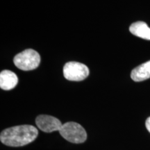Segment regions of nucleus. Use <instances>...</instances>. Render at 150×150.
Wrapping results in <instances>:
<instances>
[{
  "label": "nucleus",
  "mask_w": 150,
  "mask_h": 150,
  "mask_svg": "<svg viewBox=\"0 0 150 150\" xmlns=\"http://www.w3.org/2000/svg\"><path fill=\"white\" fill-rule=\"evenodd\" d=\"M38 131L31 125H20L6 129L1 133L0 140L9 147L27 145L35 140Z\"/></svg>",
  "instance_id": "obj_1"
},
{
  "label": "nucleus",
  "mask_w": 150,
  "mask_h": 150,
  "mask_svg": "<svg viewBox=\"0 0 150 150\" xmlns=\"http://www.w3.org/2000/svg\"><path fill=\"white\" fill-rule=\"evenodd\" d=\"M18 83V78L10 70H3L0 73V87L4 91L14 88Z\"/></svg>",
  "instance_id": "obj_6"
},
{
  "label": "nucleus",
  "mask_w": 150,
  "mask_h": 150,
  "mask_svg": "<svg viewBox=\"0 0 150 150\" xmlns=\"http://www.w3.org/2000/svg\"><path fill=\"white\" fill-rule=\"evenodd\" d=\"M59 133L63 138L72 143H83L87 139V134L83 127L74 122H68L62 125Z\"/></svg>",
  "instance_id": "obj_3"
},
{
  "label": "nucleus",
  "mask_w": 150,
  "mask_h": 150,
  "mask_svg": "<svg viewBox=\"0 0 150 150\" xmlns=\"http://www.w3.org/2000/svg\"><path fill=\"white\" fill-rule=\"evenodd\" d=\"M131 78L134 81L140 82L150 78V61L138 65L131 71Z\"/></svg>",
  "instance_id": "obj_7"
},
{
  "label": "nucleus",
  "mask_w": 150,
  "mask_h": 150,
  "mask_svg": "<svg viewBox=\"0 0 150 150\" xmlns=\"http://www.w3.org/2000/svg\"><path fill=\"white\" fill-rule=\"evenodd\" d=\"M145 125H146V128H147L148 131L150 133V117H148L147 120H146Z\"/></svg>",
  "instance_id": "obj_9"
},
{
  "label": "nucleus",
  "mask_w": 150,
  "mask_h": 150,
  "mask_svg": "<svg viewBox=\"0 0 150 150\" xmlns=\"http://www.w3.org/2000/svg\"><path fill=\"white\" fill-rule=\"evenodd\" d=\"M129 31L137 37L150 40V28L145 22L142 21L134 22L129 27Z\"/></svg>",
  "instance_id": "obj_8"
},
{
  "label": "nucleus",
  "mask_w": 150,
  "mask_h": 150,
  "mask_svg": "<svg viewBox=\"0 0 150 150\" xmlns=\"http://www.w3.org/2000/svg\"><path fill=\"white\" fill-rule=\"evenodd\" d=\"M63 75L69 81H81L88 77L89 69L83 63L74 61L68 62L63 67Z\"/></svg>",
  "instance_id": "obj_4"
},
{
  "label": "nucleus",
  "mask_w": 150,
  "mask_h": 150,
  "mask_svg": "<svg viewBox=\"0 0 150 150\" xmlns=\"http://www.w3.org/2000/svg\"><path fill=\"white\" fill-rule=\"evenodd\" d=\"M14 64L18 68L24 71L36 69L40 63V54L35 50L27 49L17 54L13 59Z\"/></svg>",
  "instance_id": "obj_2"
},
{
  "label": "nucleus",
  "mask_w": 150,
  "mask_h": 150,
  "mask_svg": "<svg viewBox=\"0 0 150 150\" xmlns=\"http://www.w3.org/2000/svg\"><path fill=\"white\" fill-rule=\"evenodd\" d=\"M37 127L45 133H52L53 131H60L62 123L57 118L51 115H40L35 119Z\"/></svg>",
  "instance_id": "obj_5"
}]
</instances>
